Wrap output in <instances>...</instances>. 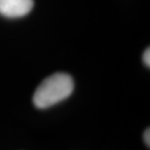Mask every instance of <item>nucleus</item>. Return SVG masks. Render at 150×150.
<instances>
[{"mask_svg": "<svg viewBox=\"0 0 150 150\" xmlns=\"http://www.w3.org/2000/svg\"><path fill=\"white\" fill-rule=\"evenodd\" d=\"M33 0H0V15L7 18H20L28 15Z\"/></svg>", "mask_w": 150, "mask_h": 150, "instance_id": "obj_2", "label": "nucleus"}, {"mask_svg": "<svg viewBox=\"0 0 150 150\" xmlns=\"http://www.w3.org/2000/svg\"><path fill=\"white\" fill-rule=\"evenodd\" d=\"M144 64L149 68L150 67V50L149 48H147V50L145 51L144 54Z\"/></svg>", "mask_w": 150, "mask_h": 150, "instance_id": "obj_3", "label": "nucleus"}, {"mask_svg": "<svg viewBox=\"0 0 150 150\" xmlns=\"http://www.w3.org/2000/svg\"><path fill=\"white\" fill-rule=\"evenodd\" d=\"M74 79L68 74L57 72L41 82L33 95V105L39 109L52 107L64 101L74 91Z\"/></svg>", "mask_w": 150, "mask_h": 150, "instance_id": "obj_1", "label": "nucleus"}, {"mask_svg": "<svg viewBox=\"0 0 150 150\" xmlns=\"http://www.w3.org/2000/svg\"><path fill=\"white\" fill-rule=\"evenodd\" d=\"M144 140H145L146 146L149 148L150 147V129H146L145 134H144Z\"/></svg>", "mask_w": 150, "mask_h": 150, "instance_id": "obj_4", "label": "nucleus"}]
</instances>
